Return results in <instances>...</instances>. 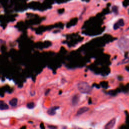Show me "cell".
I'll return each instance as SVG.
<instances>
[{
	"label": "cell",
	"instance_id": "1",
	"mask_svg": "<svg viewBox=\"0 0 129 129\" xmlns=\"http://www.w3.org/2000/svg\"><path fill=\"white\" fill-rule=\"evenodd\" d=\"M77 87L79 91L82 93L89 94L92 91V88L89 84L84 81H81L78 83Z\"/></svg>",
	"mask_w": 129,
	"mask_h": 129
},
{
	"label": "cell",
	"instance_id": "2",
	"mask_svg": "<svg viewBox=\"0 0 129 129\" xmlns=\"http://www.w3.org/2000/svg\"><path fill=\"white\" fill-rule=\"evenodd\" d=\"M118 45L123 50H129V40L125 37L121 38L118 41Z\"/></svg>",
	"mask_w": 129,
	"mask_h": 129
},
{
	"label": "cell",
	"instance_id": "3",
	"mask_svg": "<svg viewBox=\"0 0 129 129\" xmlns=\"http://www.w3.org/2000/svg\"><path fill=\"white\" fill-rule=\"evenodd\" d=\"M116 122V119L115 118H113L112 119L111 121L108 122L104 127V129H111L113 128V127L115 125V123Z\"/></svg>",
	"mask_w": 129,
	"mask_h": 129
},
{
	"label": "cell",
	"instance_id": "4",
	"mask_svg": "<svg viewBox=\"0 0 129 129\" xmlns=\"http://www.w3.org/2000/svg\"><path fill=\"white\" fill-rule=\"evenodd\" d=\"M89 110V108L88 107H82L80 108L78 111L77 112V113H76V116H79L80 115H82L83 113H84L85 112H88Z\"/></svg>",
	"mask_w": 129,
	"mask_h": 129
},
{
	"label": "cell",
	"instance_id": "5",
	"mask_svg": "<svg viewBox=\"0 0 129 129\" xmlns=\"http://www.w3.org/2000/svg\"><path fill=\"white\" fill-rule=\"evenodd\" d=\"M124 25V21L122 19H121L118 20L115 24H114L113 26V28L114 29H118L119 27H122Z\"/></svg>",
	"mask_w": 129,
	"mask_h": 129
},
{
	"label": "cell",
	"instance_id": "6",
	"mask_svg": "<svg viewBox=\"0 0 129 129\" xmlns=\"http://www.w3.org/2000/svg\"><path fill=\"white\" fill-rule=\"evenodd\" d=\"M59 108V107H53L50 108L47 111V114L50 116H54L56 113V110Z\"/></svg>",
	"mask_w": 129,
	"mask_h": 129
},
{
	"label": "cell",
	"instance_id": "7",
	"mask_svg": "<svg viewBox=\"0 0 129 129\" xmlns=\"http://www.w3.org/2000/svg\"><path fill=\"white\" fill-rule=\"evenodd\" d=\"M79 101V96L78 94H76L72 97L71 99V103L74 106H75L77 105Z\"/></svg>",
	"mask_w": 129,
	"mask_h": 129
},
{
	"label": "cell",
	"instance_id": "8",
	"mask_svg": "<svg viewBox=\"0 0 129 129\" xmlns=\"http://www.w3.org/2000/svg\"><path fill=\"white\" fill-rule=\"evenodd\" d=\"M9 108V106L7 104H6L3 100H1L0 101V109L1 111H3V110H7Z\"/></svg>",
	"mask_w": 129,
	"mask_h": 129
},
{
	"label": "cell",
	"instance_id": "9",
	"mask_svg": "<svg viewBox=\"0 0 129 129\" xmlns=\"http://www.w3.org/2000/svg\"><path fill=\"white\" fill-rule=\"evenodd\" d=\"M18 103V99L16 98H13L9 101V105L12 107H15L17 106Z\"/></svg>",
	"mask_w": 129,
	"mask_h": 129
},
{
	"label": "cell",
	"instance_id": "10",
	"mask_svg": "<svg viewBox=\"0 0 129 129\" xmlns=\"http://www.w3.org/2000/svg\"><path fill=\"white\" fill-rule=\"evenodd\" d=\"M26 107L27 108H28L29 109H33L35 107V104L34 102H29L27 104Z\"/></svg>",
	"mask_w": 129,
	"mask_h": 129
},
{
	"label": "cell",
	"instance_id": "11",
	"mask_svg": "<svg viewBox=\"0 0 129 129\" xmlns=\"http://www.w3.org/2000/svg\"><path fill=\"white\" fill-rule=\"evenodd\" d=\"M129 62V58H126L125 60H123L122 63H127Z\"/></svg>",
	"mask_w": 129,
	"mask_h": 129
},
{
	"label": "cell",
	"instance_id": "12",
	"mask_svg": "<svg viewBox=\"0 0 129 129\" xmlns=\"http://www.w3.org/2000/svg\"><path fill=\"white\" fill-rule=\"evenodd\" d=\"M47 127H48L49 128H50V129H56V128H57L56 127L54 126H51V125H49L48 126H47Z\"/></svg>",
	"mask_w": 129,
	"mask_h": 129
},
{
	"label": "cell",
	"instance_id": "13",
	"mask_svg": "<svg viewBox=\"0 0 129 129\" xmlns=\"http://www.w3.org/2000/svg\"><path fill=\"white\" fill-rule=\"evenodd\" d=\"M50 89H47L46 91H45V95H47V94H48L49 93V92H50Z\"/></svg>",
	"mask_w": 129,
	"mask_h": 129
}]
</instances>
